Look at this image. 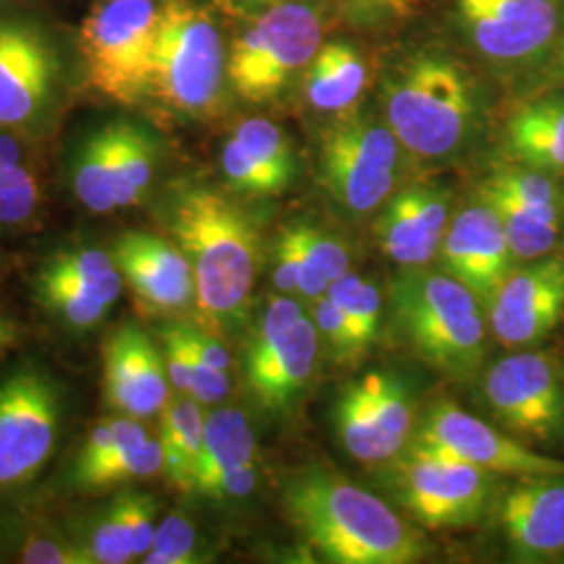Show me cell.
I'll use <instances>...</instances> for the list:
<instances>
[{
  "instance_id": "1",
  "label": "cell",
  "mask_w": 564,
  "mask_h": 564,
  "mask_svg": "<svg viewBox=\"0 0 564 564\" xmlns=\"http://www.w3.org/2000/svg\"><path fill=\"white\" fill-rule=\"evenodd\" d=\"M282 506L303 542L326 563L412 564L423 533L360 485L324 466H303L282 485Z\"/></svg>"
},
{
  "instance_id": "2",
  "label": "cell",
  "mask_w": 564,
  "mask_h": 564,
  "mask_svg": "<svg viewBox=\"0 0 564 564\" xmlns=\"http://www.w3.org/2000/svg\"><path fill=\"white\" fill-rule=\"evenodd\" d=\"M381 105L395 139L423 162L460 158L484 126L481 82L442 46H424L395 61L381 82Z\"/></svg>"
},
{
  "instance_id": "3",
  "label": "cell",
  "mask_w": 564,
  "mask_h": 564,
  "mask_svg": "<svg viewBox=\"0 0 564 564\" xmlns=\"http://www.w3.org/2000/svg\"><path fill=\"white\" fill-rule=\"evenodd\" d=\"M174 241L191 263L195 305L209 333L241 324L258 281L262 241L251 216L209 186H184L167 214Z\"/></svg>"
},
{
  "instance_id": "4",
  "label": "cell",
  "mask_w": 564,
  "mask_h": 564,
  "mask_svg": "<svg viewBox=\"0 0 564 564\" xmlns=\"http://www.w3.org/2000/svg\"><path fill=\"white\" fill-rule=\"evenodd\" d=\"M389 310L398 339L433 370L464 379L484 362L481 302L449 274L408 268L391 284Z\"/></svg>"
},
{
  "instance_id": "5",
  "label": "cell",
  "mask_w": 564,
  "mask_h": 564,
  "mask_svg": "<svg viewBox=\"0 0 564 564\" xmlns=\"http://www.w3.org/2000/svg\"><path fill=\"white\" fill-rule=\"evenodd\" d=\"M228 48L207 9L165 0L147 102L181 118H203L223 99Z\"/></svg>"
},
{
  "instance_id": "6",
  "label": "cell",
  "mask_w": 564,
  "mask_h": 564,
  "mask_svg": "<svg viewBox=\"0 0 564 564\" xmlns=\"http://www.w3.org/2000/svg\"><path fill=\"white\" fill-rule=\"evenodd\" d=\"M323 11L281 0L258 11L228 48L226 82L247 102H268L295 80L324 42Z\"/></svg>"
},
{
  "instance_id": "7",
  "label": "cell",
  "mask_w": 564,
  "mask_h": 564,
  "mask_svg": "<svg viewBox=\"0 0 564 564\" xmlns=\"http://www.w3.org/2000/svg\"><path fill=\"white\" fill-rule=\"evenodd\" d=\"M165 0H99L82 21L88 84L109 101L147 102Z\"/></svg>"
},
{
  "instance_id": "8",
  "label": "cell",
  "mask_w": 564,
  "mask_h": 564,
  "mask_svg": "<svg viewBox=\"0 0 564 564\" xmlns=\"http://www.w3.org/2000/svg\"><path fill=\"white\" fill-rule=\"evenodd\" d=\"M473 51L508 76L550 67L564 30V0H452Z\"/></svg>"
},
{
  "instance_id": "9",
  "label": "cell",
  "mask_w": 564,
  "mask_h": 564,
  "mask_svg": "<svg viewBox=\"0 0 564 564\" xmlns=\"http://www.w3.org/2000/svg\"><path fill=\"white\" fill-rule=\"evenodd\" d=\"M402 144L370 113H341L318 144V172L330 199L349 214H370L393 193Z\"/></svg>"
},
{
  "instance_id": "10",
  "label": "cell",
  "mask_w": 564,
  "mask_h": 564,
  "mask_svg": "<svg viewBox=\"0 0 564 564\" xmlns=\"http://www.w3.org/2000/svg\"><path fill=\"white\" fill-rule=\"evenodd\" d=\"M65 88L55 34L30 15H0V128L32 132L53 118Z\"/></svg>"
},
{
  "instance_id": "11",
  "label": "cell",
  "mask_w": 564,
  "mask_h": 564,
  "mask_svg": "<svg viewBox=\"0 0 564 564\" xmlns=\"http://www.w3.org/2000/svg\"><path fill=\"white\" fill-rule=\"evenodd\" d=\"M321 335L291 297L265 305L245 351V383L268 414H286L300 402L314 377Z\"/></svg>"
},
{
  "instance_id": "12",
  "label": "cell",
  "mask_w": 564,
  "mask_h": 564,
  "mask_svg": "<svg viewBox=\"0 0 564 564\" xmlns=\"http://www.w3.org/2000/svg\"><path fill=\"white\" fill-rule=\"evenodd\" d=\"M158 155V144L142 126L107 121L76 149L72 188L93 214L134 207L153 184Z\"/></svg>"
},
{
  "instance_id": "13",
  "label": "cell",
  "mask_w": 564,
  "mask_h": 564,
  "mask_svg": "<svg viewBox=\"0 0 564 564\" xmlns=\"http://www.w3.org/2000/svg\"><path fill=\"white\" fill-rule=\"evenodd\" d=\"M402 505L426 529H463L484 517L489 473L440 447L419 444L398 464Z\"/></svg>"
},
{
  "instance_id": "14",
  "label": "cell",
  "mask_w": 564,
  "mask_h": 564,
  "mask_svg": "<svg viewBox=\"0 0 564 564\" xmlns=\"http://www.w3.org/2000/svg\"><path fill=\"white\" fill-rule=\"evenodd\" d=\"M57 387L34 368L0 384V489L32 481L48 463L59 433Z\"/></svg>"
},
{
  "instance_id": "15",
  "label": "cell",
  "mask_w": 564,
  "mask_h": 564,
  "mask_svg": "<svg viewBox=\"0 0 564 564\" xmlns=\"http://www.w3.org/2000/svg\"><path fill=\"white\" fill-rule=\"evenodd\" d=\"M335 424L351 458L387 463L402 452L412 433L410 387L393 372H368L343 389L335 403Z\"/></svg>"
},
{
  "instance_id": "16",
  "label": "cell",
  "mask_w": 564,
  "mask_h": 564,
  "mask_svg": "<svg viewBox=\"0 0 564 564\" xmlns=\"http://www.w3.org/2000/svg\"><path fill=\"white\" fill-rule=\"evenodd\" d=\"M494 416L517 435L550 440L564 426V391L554 364L523 351L496 364L484 383Z\"/></svg>"
},
{
  "instance_id": "17",
  "label": "cell",
  "mask_w": 564,
  "mask_h": 564,
  "mask_svg": "<svg viewBox=\"0 0 564 564\" xmlns=\"http://www.w3.org/2000/svg\"><path fill=\"white\" fill-rule=\"evenodd\" d=\"M419 444L440 447L489 475L544 477L564 475V460L533 452L510 440L491 424L460 410L456 403L437 402L424 416Z\"/></svg>"
},
{
  "instance_id": "18",
  "label": "cell",
  "mask_w": 564,
  "mask_h": 564,
  "mask_svg": "<svg viewBox=\"0 0 564 564\" xmlns=\"http://www.w3.org/2000/svg\"><path fill=\"white\" fill-rule=\"evenodd\" d=\"M563 316V258H538L523 270L510 272L489 302L491 330L506 347L544 339Z\"/></svg>"
},
{
  "instance_id": "19",
  "label": "cell",
  "mask_w": 564,
  "mask_h": 564,
  "mask_svg": "<svg viewBox=\"0 0 564 564\" xmlns=\"http://www.w3.org/2000/svg\"><path fill=\"white\" fill-rule=\"evenodd\" d=\"M512 258L498 214L481 197L464 207L445 230L442 241L445 274L463 282L481 303L489 305L494 300L510 274Z\"/></svg>"
},
{
  "instance_id": "20",
  "label": "cell",
  "mask_w": 564,
  "mask_h": 564,
  "mask_svg": "<svg viewBox=\"0 0 564 564\" xmlns=\"http://www.w3.org/2000/svg\"><path fill=\"white\" fill-rule=\"evenodd\" d=\"M105 395L111 408L134 419H149L167 405V366L137 324H123L105 343Z\"/></svg>"
},
{
  "instance_id": "21",
  "label": "cell",
  "mask_w": 564,
  "mask_h": 564,
  "mask_svg": "<svg viewBox=\"0 0 564 564\" xmlns=\"http://www.w3.org/2000/svg\"><path fill=\"white\" fill-rule=\"evenodd\" d=\"M500 523L521 563L564 554V475L521 477L500 505Z\"/></svg>"
},
{
  "instance_id": "22",
  "label": "cell",
  "mask_w": 564,
  "mask_h": 564,
  "mask_svg": "<svg viewBox=\"0 0 564 564\" xmlns=\"http://www.w3.org/2000/svg\"><path fill=\"white\" fill-rule=\"evenodd\" d=\"M113 260L123 281L149 310L170 314L195 302L193 270L176 242L130 230L116 241Z\"/></svg>"
},
{
  "instance_id": "23",
  "label": "cell",
  "mask_w": 564,
  "mask_h": 564,
  "mask_svg": "<svg viewBox=\"0 0 564 564\" xmlns=\"http://www.w3.org/2000/svg\"><path fill=\"white\" fill-rule=\"evenodd\" d=\"M447 226L444 191L414 184L389 199L377 220V237L384 256L393 262L403 268H423L442 249Z\"/></svg>"
},
{
  "instance_id": "24",
  "label": "cell",
  "mask_w": 564,
  "mask_h": 564,
  "mask_svg": "<svg viewBox=\"0 0 564 564\" xmlns=\"http://www.w3.org/2000/svg\"><path fill=\"white\" fill-rule=\"evenodd\" d=\"M506 144L519 165L564 174V90L521 105L506 123Z\"/></svg>"
},
{
  "instance_id": "25",
  "label": "cell",
  "mask_w": 564,
  "mask_h": 564,
  "mask_svg": "<svg viewBox=\"0 0 564 564\" xmlns=\"http://www.w3.org/2000/svg\"><path fill=\"white\" fill-rule=\"evenodd\" d=\"M368 86V63L362 51L347 41L323 42L305 67V101L321 113L351 111Z\"/></svg>"
},
{
  "instance_id": "26",
  "label": "cell",
  "mask_w": 564,
  "mask_h": 564,
  "mask_svg": "<svg viewBox=\"0 0 564 564\" xmlns=\"http://www.w3.org/2000/svg\"><path fill=\"white\" fill-rule=\"evenodd\" d=\"M253 463H258V442L249 421L239 410H216L205 419L202 454L193 489L199 491L226 470Z\"/></svg>"
},
{
  "instance_id": "27",
  "label": "cell",
  "mask_w": 564,
  "mask_h": 564,
  "mask_svg": "<svg viewBox=\"0 0 564 564\" xmlns=\"http://www.w3.org/2000/svg\"><path fill=\"white\" fill-rule=\"evenodd\" d=\"M205 433L202 405L193 398L167 402L162 410L160 444L163 452V470L167 479L182 491H191L199 463Z\"/></svg>"
},
{
  "instance_id": "28",
  "label": "cell",
  "mask_w": 564,
  "mask_h": 564,
  "mask_svg": "<svg viewBox=\"0 0 564 564\" xmlns=\"http://www.w3.org/2000/svg\"><path fill=\"white\" fill-rule=\"evenodd\" d=\"M479 197L489 203L498 214L514 258H523V260L544 258L558 241L563 220L533 212L531 207L487 184L481 186Z\"/></svg>"
},
{
  "instance_id": "29",
  "label": "cell",
  "mask_w": 564,
  "mask_h": 564,
  "mask_svg": "<svg viewBox=\"0 0 564 564\" xmlns=\"http://www.w3.org/2000/svg\"><path fill=\"white\" fill-rule=\"evenodd\" d=\"M44 268L76 282L86 295L107 307H113L120 300L123 276L116 260L101 249H65L44 263Z\"/></svg>"
},
{
  "instance_id": "30",
  "label": "cell",
  "mask_w": 564,
  "mask_h": 564,
  "mask_svg": "<svg viewBox=\"0 0 564 564\" xmlns=\"http://www.w3.org/2000/svg\"><path fill=\"white\" fill-rule=\"evenodd\" d=\"M147 440V431L134 416L97 424L90 437L86 440V445L82 447L78 463L74 468V481L82 487L88 477H93L101 468L120 463L121 458L132 454Z\"/></svg>"
},
{
  "instance_id": "31",
  "label": "cell",
  "mask_w": 564,
  "mask_h": 564,
  "mask_svg": "<svg viewBox=\"0 0 564 564\" xmlns=\"http://www.w3.org/2000/svg\"><path fill=\"white\" fill-rule=\"evenodd\" d=\"M326 297L335 303L351 324L364 351L379 339L381 333V316H383V300L379 289L362 276L347 272L341 279L330 282Z\"/></svg>"
},
{
  "instance_id": "32",
  "label": "cell",
  "mask_w": 564,
  "mask_h": 564,
  "mask_svg": "<svg viewBox=\"0 0 564 564\" xmlns=\"http://www.w3.org/2000/svg\"><path fill=\"white\" fill-rule=\"evenodd\" d=\"M36 295L42 305L55 314L61 323L78 328V330H88L95 328L105 321L111 307L102 305L101 302L93 300L86 295L76 282L61 276L57 272L42 268L36 281Z\"/></svg>"
},
{
  "instance_id": "33",
  "label": "cell",
  "mask_w": 564,
  "mask_h": 564,
  "mask_svg": "<svg viewBox=\"0 0 564 564\" xmlns=\"http://www.w3.org/2000/svg\"><path fill=\"white\" fill-rule=\"evenodd\" d=\"M510 195L512 199L540 212L550 218L563 220L564 195L558 184L550 174L517 165V167H502L494 176L484 182Z\"/></svg>"
},
{
  "instance_id": "34",
  "label": "cell",
  "mask_w": 564,
  "mask_h": 564,
  "mask_svg": "<svg viewBox=\"0 0 564 564\" xmlns=\"http://www.w3.org/2000/svg\"><path fill=\"white\" fill-rule=\"evenodd\" d=\"M242 147L265 167L279 174L282 181L293 182L295 178V153L286 139V134L274 121L263 118H249L239 123L232 134Z\"/></svg>"
},
{
  "instance_id": "35",
  "label": "cell",
  "mask_w": 564,
  "mask_h": 564,
  "mask_svg": "<svg viewBox=\"0 0 564 564\" xmlns=\"http://www.w3.org/2000/svg\"><path fill=\"white\" fill-rule=\"evenodd\" d=\"M220 162H223L224 178L242 195L270 197V195H279L291 186L270 167L258 162L235 137L224 142Z\"/></svg>"
},
{
  "instance_id": "36",
  "label": "cell",
  "mask_w": 564,
  "mask_h": 564,
  "mask_svg": "<svg viewBox=\"0 0 564 564\" xmlns=\"http://www.w3.org/2000/svg\"><path fill=\"white\" fill-rule=\"evenodd\" d=\"M41 203V182L25 165L0 170V224L15 226L32 218Z\"/></svg>"
},
{
  "instance_id": "37",
  "label": "cell",
  "mask_w": 564,
  "mask_h": 564,
  "mask_svg": "<svg viewBox=\"0 0 564 564\" xmlns=\"http://www.w3.org/2000/svg\"><path fill=\"white\" fill-rule=\"evenodd\" d=\"M147 564L202 563L197 552L195 527L181 514H170L158 524L151 550L142 558Z\"/></svg>"
},
{
  "instance_id": "38",
  "label": "cell",
  "mask_w": 564,
  "mask_h": 564,
  "mask_svg": "<svg viewBox=\"0 0 564 564\" xmlns=\"http://www.w3.org/2000/svg\"><path fill=\"white\" fill-rule=\"evenodd\" d=\"M163 470V452L160 440L149 437L132 454L121 458L120 463L101 468L93 477H88L80 489H105L113 485L128 484L153 477Z\"/></svg>"
},
{
  "instance_id": "39",
  "label": "cell",
  "mask_w": 564,
  "mask_h": 564,
  "mask_svg": "<svg viewBox=\"0 0 564 564\" xmlns=\"http://www.w3.org/2000/svg\"><path fill=\"white\" fill-rule=\"evenodd\" d=\"M312 323L316 326L318 335L330 347L333 356L341 362H356L362 358V345L358 341L351 324L343 316L341 310L330 302L326 295L314 302L312 307Z\"/></svg>"
},
{
  "instance_id": "40",
  "label": "cell",
  "mask_w": 564,
  "mask_h": 564,
  "mask_svg": "<svg viewBox=\"0 0 564 564\" xmlns=\"http://www.w3.org/2000/svg\"><path fill=\"white\" fill-rule=\"evenodd\" d=\"M120 512L121 523L128 531L130 544L134 550V558L144 556L153 540H155V514H158V505L151 496L144 494H121L120 498L113 502Z\"/></svg>"
},
{
  "instance_id": "41",
  "label": "cell",
  "mask_w": 564,
  "mask_h": 564,
  "mask_svg": "<svg viewBox=\"0 0 564 564\" xmlns=\"http://www.w3.org/2000/svg\"><path fill=\"white\" fill-rule=\"evenodd\" d=\"M88 556H90V563L101 564H123L134 561V550L116 506H111L109 512L102 517L101 523L95 527L88 544Z\"/></svg>"
},
{
  "instance_id": "42",
  "label": "cell",
  "mask_w": 564,
  "mask_h": 564,
  "mask_svg": "<svg viewBox=\"0 0 564 564\" xmlns=\"http://www.w3.org/2000/svg\"><path fill=\"white\" fill-rule=\"evenodd\" d=\"M303 245L312 260L321 268L326 281L333 282L345 276L349 272V253L337 237L328 235L323 228L312 224H295Z\"/></svg>"
},
{
  "instance_id": "43",
  "label": "cell",
  "mask_w": 564,
  "mask_h": 564,
  "mask_svg": "<svg viewBox=\"0 0 564 564\" xmlns=\"http://www.w3.org/2000/svg\"><path fill=\"white\" fill-rule=\"evenodd\" d=\"M282 232L286 235V239L291 242L293 249V258H295V284H297V293H302L303 297L316 302L326 295L328 284L321 268L312 260V256L307 253L305 245H303L302 237L295 228V224L282 228Z\"/></svg>"
},
{
  "instance_id": "44",
  "label": "cell",
  "mask_w": 564,
  "mask_h": 564,
  "mask_svg": "<svg viewBox=\"0 0 564 564\" xmlns=\"http://www.w3.org/2000/svg\"><path fill=\"white\" fill-rule=\"evenodd\" d=\"M256 484H258V463L242 464L232 470H226L214 481H209L199 489V494L216 500H230V498H242L251 494L256 489Z\"/></svg>"
},
{
  "instance_id": "45",
  "label": "cell",
  "mask_w": 564,
  "mask_h": 564,
  "mask_svg": "<svg viewBox=\"0 0 564 564\" xmlns=\"http://www.w3.org/2000/svg\"><path fill=\"white\" fill-rule=\"evenodd\" d=\"M21 561L32 564H80L90 563V556L76 547L59 544L57 540L34 538L23 547Z\"/></svg>"
},
{
  "instance_id": "46",
  "label": "cell",
  "mask_w": 564,
  "mask_h": 564,
  "mask_svg": "<svg viewBox=\"0 0 564 564\" xmlns=\"http://www.w3.org/2000/svg\"><path fill=\"white\" fill-rule=\"evenodd\" d=\"M354 11L379 20H402L414 13L423 0H345Z\"/></svg>"
},
{
  "instance_id": "47",
  "label": "cell",
  "mask_w": 564,
  "mask_h": 564,
  "mask_svg": "<svg viewBox=\"0 0 564 564\" xmlns=\"http://www.w3.org/2000/svg\"><path fill=\"white\" fill-rule=\"evenodd\" d=\"M186 335H188V339L193 343L195 351L202 356L205 362L214 366L216 370L228 372V368H230V354L226 351L223 343L216 339L214 333L195 328V326H186Z\"/></svg>"
},
{
  "instance_id": "48",
  "label": "cell",
  "mask_w": 564,
  "mask_h": 564,
  "mask_svg": "<svg viewBox=\"0 0 564 564\" xmlns=\"http://www.w3.org/2000/svg\"><path fill=\"white\" fill-rule=\"evenodd\" d=\"M23 163V151L20 142L11 137L0 134V170L2 167H13Z\"/></svg>"
},
{
  "instance_id": "49",
  "label": "cell",
  "mask_w": 564,
  "mask_h": 564,
  "mask_svg": "<svg viewBox=\"0 0 564 564\" xmlns=\"http://www.w3.org/2000/svg\"><path fill=\"white\" fill-rule=\"evenodd\" d=\"M232 4H237V7H241L245 11H262L265 7H272V4H276V2H281V0H230Z\"/></svg>"
},
{
  "instance_id": "50",
  "label": "cell",
  "mask_w": 564,
  "mask_h": 564,
  "mask_svg": "<svg viewBox=\"0 0 564 564\" xmlns=\"http://www.w3.org/2000/svg\"><path fill=\"white\" fill-rule=\"evenodd\" d=\"M552 65L558 69V74L564 78V30L563 36H561V42H558V48H556V55H554V61H552Z\"/></svg>"
},
{
  "instance_id": "51",
  "label": "cell",
  "mask_w": 564,
  "mask_h": 564,
  "mask_svg": "<svg viewBox=\"0 0 564 564\" xmlns=\"http://www.w3.org/2000/svg\"><path fill=\"white\" fill-rule=\"evenodd\" d=\"M11 337H13L11 326L7 324V321H2V318H0V349H2L7 343L11 341Z\"/></svg>"
}]
</instances>
